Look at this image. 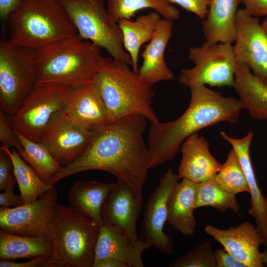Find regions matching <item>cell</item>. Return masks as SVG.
<instances>
[{"label": "cell", "instance_id": "obj_43", "mask_svg": "<svg viewBox=\"0 0 267 267\" xmlns=\"http://www.w3.org/2000/svg\"><path fill=\"white\" fill-rule=\"evenodd\" d=\"M262 258L263 264L267 267V248L262 252Z\"/></svg>", "mask_w": 267, "mask_h": 267}, {"label": "cell", "instance_id": "obj_18", "mask_svg": "<svg viewBox=\"0 0 267 267\" xmlns=\"http://www.w3.org/2000/svg\"><path fill=\"white\" fill-rule=\"evenodd\" d=\"M151 247L145 240L134 242L115 228L102 224L96 244L94 264L112 258L123 263L126 267H143L142 253Z\"/></svg>", "mask_w": 267, "mask_h": 267}, {"label": "cell", "instance_id": "obj_37", "mask_svg": "<svg viewBox=\"0 0 267 267\" xmlns=\"http://www.w3.org/2000/svg\"><path fill=\"white\" fill-rule=\"evenodd\" d=\"M171 4L175 3L199 18L204 19L208 13L211 0H166Z\"/></svg>", "mask_w": 267, "mask_h": 267}, {"label": "cell", "instance_id": "obj_3", "mask_svg": "<svg viewBox=\"0 0 267 267\" xmlns=\"http://www.w3.org/2000/svg\"><path fill=\"white\" fill-rule=\"evenodd\" d=\"M94 83L110 123L132 115H141L152 123L159 121L152 106V86L127 64L101 55Z\"/></svg>", "mask_w": 267, "mask_h": 267}, {"label": "cell", "instance_id": "obj_28", "mask_svg": "<svg viewBox=\"0 0 267 267\" xmlns=\"http://www.w3.org/2000/svg\"><path fill=\"white\" fill-rule=\"evenodd\" d=\"M107 11L110 21L118 23L122 19H131L136 13L146 8L154 9L162 17L175 20L179 10L166 0H106Z\"/></svg>", "mask_w": 267, "mask_h": 267}, {"label": "cell", "instance_id": "obj_11", "mask_svg": "<svg viewBox=\"0 0 267 267\" xmlns=\"http://www.w3.org/2000/svg\"><path fill=\"white\" fill-rule=\"evenodd\" d=\"M58 205V192L53 185L33 202L14 208L0 207V229L22 236H47Z\"/></svg>", "mask_w": 267, "mask_h": 267}, {"label": "cell", "instance_id": "obj_32", "mask_svg": "<svg viewBox=\"0 0 267 267\" xmlns=\"http://www.w3.org/2000/svg\"><path fill=\"white\" fill-rule=\"evenodd\" d=\"M216 179L224 189L235 194L244 192L249 193L245 175L238 157L233 148L227 154V159L222 165Z\"/></svg>", "mask_w": 267, "mask_h": 267}, {"label": "cell", "instance_id": "obj_21", "mask_svg": "<svg viewBox=\"0 0 267 267\" xmlns=\"http://www.w3.org/2000/svg\"><path fill=\"white\" fill-rule=\"evenodd\" d=\"M173 24V20L161 18L151 40L141 54L143 62L138 74L152 86L161 81L171 80L174 77L164 58Z\"/></svg>", "mask_w": 267, "mask_h": 267}, {"label": "cell", "instance_id": "obj_17", "mask_svg": "<svg viewBox=\"0 0 267 267\" xmlns=\"http://www.w3.org/2000/svg\"><path fill=\"white\" fill-rule=\"evenodd\" d=\"M180 150L179 178L198 183L216 178L222 164L212 155L209 142L203 136L197 133L191 135L183 141Z\"/></svg>", "mask_w": 267, "mask_h": 267}, {"label": "cell", "instance_id": "obj_10", "mask_svg": "<svg viewBox=\"0 0 267 267\" xmlns=\"http://www.w3.org/2000/svg\"><path fill=\"white\" fill-rule=\"evenodd\" d=\"M188 57L195 65L181 70L180 84L234 87L236 62L231 44L205 41L200 46L190 47Z\"/></svg>", "mask_w": 267, "mask_h": 267}, {"label": "cell", "instance_id": "obj_42", "mask_svg": "<svg viewBox=\"0 0 267 267\" xmlns=\"http://www.w3.org/2000/svg\"><path fill=\"white\" fill-rule=\"evenodd\" d=\"M93 267H126V266L117 260L107 258L94 264Z\"/></svg>", "mask_w": 267, "mask_h": 267}, {"label": "cell", "instance_id": "obj_8", "mask_svg": "<svg viewBox=\"0 0 267 267\" xmlns=\"http://www.w3.org/2000/svg\"><path fill=\"white\" fill-rule=\"evenodd\" d=\"M76 27L78 34L104 48L114 60L132 67L133 61L124 47L118 23L112 22L104 0H57Z\"/></svg>", "mask_w": 267, "mask_h": 267}, {"label": "cell", "instance_id": "obj_26", "mask_svg": "<svg viewBox=\"0 0 267 267\" xmlns=\"http://www.w3.org/2000/svg\"><path fill=\"white\" fill-rule=\"evenodd\" d=\"M161 16L156 11H151L137 17L134 21L122 19L118 22L122 33L124 48L132 58V67L134 72L138 73V60L140 47L151 40Z\"/></svg>", "mask_w": 267, "mask_h": 267}, {"label": "cell", "instance_id": "obj_41", "mask_svg": "<svg viewBox=\"0 0 267 267\" xmlns=\"http://www.w3.org/2000/svg\"><path fill=\"white\" fill-rule=\"evenodd\" d=\"M26 0H0V18L2 21L7 20L9 16Z\"/></svg>", "mask_w": 267, "mask_h": 267}, {"label": "cell", "instance_id": "obj_5", "mask_svg": "<svg viewBox=\"0 0 267 267\" xmlns=\"http://www.w3.org/2000/svg\"><path fill=\"white\" fill-rule=\"evenodd\" d=\"M6 21L7 40L34 49L78 34L57 0H26Z\"/></svg>", "mask_w": 267, "mask_h": 267}, {"label": "cell", "instance_id": "obj_36", "mask_svg": "<svg viewBox=\"0 0 267 267\" xmlns=\"http://www.w3.org/2000/svg\"><path fill=\"white\" fill-rule=\"evenodd\" d=\"M0 267H61V266L51 256H41L22 262L0 260Z\"/></svg>", "mask_w": 267, "mask_h": 267}, {"label": "cell", "instance_id": "obj_13", "mask_svg": "<svg viewBox=\"0 0 267 267\" xmlns=\"http://www.w3.org/2000/svg\"><path fill=\"white\" fill-rule=\"evenodd\" d=\"M233 50L236 62L246 64L267 85V36L258 17L238 10Z\"/></svg>", "mask_w": 267, "mask_h": 267}, {"label": "cell", "instance_id": "obj_31", "mask_svg": "<svg viewBox=\"0 0 267 267\" xmlns=\"http://www.w3.org/2000/svg\"><path fill=\"white\" fill-rule=\"evenodd\" d=\"M235 195L222 186L216 178L196 183L194 207L195 210L202 207H212L222 212L231 209L236 214L240 215V206Z\"/></svg>", "mask_w": 267, "mask_h": 267}, {"label": "cell", "instance_id": "obj_7", "mask_svg": "<svg viewBox=\"0 0 267 267\" xmlns=\"http://www.w3.org/2000/svg\"><path fill=\"white\" fill-rule=\"evenodd\" d=\"M72 89L62 85L37 82L10 116L14 129L28 139L40 142L51 124L64 113Z\"/></svg>", "mask_w": 267, "mask_h": 267}, {"label": "cell", "instance_id": "obj_1", "mask_svg": "<svg viewBox=\"0 0 267 267\" xmlns=\"http://www.w3.org/2000/svg\"><path fill=\"white\" fill-rule=\"evenodd\" d=\"M146 120L141 115H132L94 129L85 151L46 182L54 185L77 173L101 170L142 193L151 168V154L143 138Z\"/></svg>", "mask_w": 267, "mask_h": 267}, {"label": "cell", "instance_id": "obj_16", "mask_svg": "<svg viewBox=\"0 0 267 267\" xmlns=\"http://www.w3.org/2000/svg\"><path fill=\"white\" fill-rule=\"evenodd\" d=\"M205 231L246 267L265 266L262 252L259 251L264 241L256 227L250 222H245L227 229L208 225L205 227Z\"/></svg>", "mask_w": 267, "mask_h": 267}, {"label": "cell", "instance_id": "obj_44", "mask_svg": "<svg viewBox=\"0 0 267 267\" xmlns=\"http://www.w3.org/2000/svg\"><path fill=\"white\" fill-rule=\"evenodd\" d=\"M262 26L267 36V16L265 19L261 23Z\"/></svg>", "mask_w": 267, "mask_h": 267}, {"label": "cell", "instance_id": "obj_34", "mask_svg": "<svg viewBox=\"0 0 267 267\" xmlns=\"http://www.w3.org/2000/svg\"><path fill=\"white\" fill-rule=\"evenodd\" d=\"M9 115L0 110V141L2 146L14 147L18 152L23 149V145L16 131L11 123Z\"/></svg>", "mask_w": 267, "mask_h": 267}, {"label": "cell", "instance_id": "obj_33", "mask_svg": "<svg viewBox=\"0 0 267 267\" xmlns=\"http://www.w3.org/2000/svg\"><path fill=\"white\" fill-rule=\"evenodd\" d=\"M171 267H216L215 251L210 241H204L177 258Z\"/></svg>", "mask_w": 267, "mask_h": 267}, {"label": "cell", "instance_id": "obj_19", "mask_svg": "<svg viewBox=\"0 0 267 267\" xmlns=\"http://www.w3.org/2000/svg\"><path fill=\"white\" fill-rule=\"evenodd\" d=\"M62 115L69 121L91 130L110 123L94 82L73 88Z\"/></svg>", "mask_w": 267, "mask_h": 267}, {"label": "cell", "instance_id": "obj_27", "mask_svg": "<svg viewBox=\"0 0 267 267\" xmlns=\"http://www.w3.org/2000/svg\"><path fill=\"white\" fill-rule=\"evenodd\" d=\"M52 245L47 236L30 237L0 229V261L51 256Z\"/></svg>", "mask_w": 267, "mask_h": 267}, {"label": "cell", "instance_id": "obj_39", "mask_svg": "<svg viewBox=\"0 0 267 267\" xmlns=\"http://www.w3.org/2000/svg\"><path fill=\"white\" fill-rule=\"evenodd\" d=\"M216 267H246L224 249L215 251Z\"/></svg>", "mask_w": 267, "mask_h": 267}, {"label": "cell", "instance_id": "obj_9", "mask_svg": "<svg viewBox=\"0 0 267 267\" xmlns=\"http://www.w3.org/2000/svg\"><path fill=\"white\" fill-rule=\"evenodd\" d=\"M35 50L0 41V109L13 115L37 83Z\"/></svg>", "mask_w": 267, "mask_h": 267}, {"label": "cell", "instance_id": "obj_25", "mask_svg": "<svg viewBox=\"0 0 267 267\" xmlns=\"http://www.w3.org/2000/svg\"><path fill=\"white\" fill-rule=\"evenodd\" d=\"M196 183L187 179L178 182L168 204L169 224L184 235L194 234L197 222L194 215Z\"/></svg>", "mask_w": 267, "mask_h": 267}, {"label": "cell", "instance_id": "obj_2", "mask_svg": "<svg viewBox=\"0 0 267 267\" xmlns=\"http://www.w3.org/2000/svg\"><path fill=\"white\" fill-rule=\"evenodd\" d=\"M189 89L190 101L181 116L170 122L152 123L147 138L151 168L174 159L183 141L202 129L222 122H238L243 108L239 99L225 97L205 85Z\"/></svg>", "mask_w": 267, "mask_h": 267}, {"label": "cell", "instance_id": "obj_23", "mask_svg": "<svg viewBox=\"0 0 267 267\" xmlns=\"http://www.w3.org/2000/svg\"><path fill=\"white\" fill-rule=\"evenodd\" d=\"M243 108L259 120L267 119V85L245 63L236 62L233 87Z\"/></svg>", "mask_w": 267, "mask_h": 267}, {"label": "cell", "instance_id": "obj_38", "mask_svg": "<svg viewBox=\"0 0 267 267\" xmlns=\"http://www.w3.org/2000/svg\"><path fill=\"white\" fill-rule=\"evenodd\" d=\"M14 186L9 185L0 193V206L4 208H14L24 204L21 195L15 193Z\"/></svg>", "mask_w": 267, "mask_h": 267}, {"label": "cell", "instance_id": "obj_20", "mask_svg": "<svg viewBox=\"0 0 267 267\" xmlns=\"http://www.w3.org/2000/svg\"><path fill=\"white\" fill-rule=\"evenodd\" d=\"M221 135L232 145L238 157L249 187L251 206L249 213L254 218L256 227L263 239V245L267 248V199L259 187L250 154L253 133L250 131L241 138H232L222 131Z\"/></svg>", "mask_w": 267, "mask_h": 267}, {"label": "cell", "instance_id": "obj_24", "mask_svg": "<svg viewBox=\"0 0 267 267\" xmlns=\"http://www.w3.org/2000/svg\"><path fill=\"white\" fill-rule=\"evenodd\" d=\"M113 184V182L102 183L96 181H76L67 194L69 206L89 218L99 226H102L101 208Z\"/></svg>", "mask_w": 267, "mask_h": 267}, {"label": "cell", "instance_id": "obj_4", "mask_svg": "<svg viewBox=\"0 0 267 267\" xmlns=\"http://www.w3.org/2000/svg\"><path fill=\"white\" fill-rule=\"evenodd\" d=\"M101 48L77 34L34 49L37 82L73 88L93 83Z\"/></svg>", "mask_w": 267, "mask_h": 267}, {"label": "cell", "instance_id": "obj_14", "mask_svg": "<svg viewBox=\"0 0 267 267\" xmlns=\"http://www.w3.org/2000/svg\"><path fill=\"white\" fill-rule=\"evenodd\" d=\"M142 202V193L123 182H113L101 210L103 224L115 228L134 242L138 241L136 223Z\"/></svg>", "mask_w": 267, "mask_h": 267}, {"label": "cell", "instance_id": "obj_12", "mask_svg": "<svg viewBox=\"0 0 267 267\" xmlns=\"http://www.w3.org/2000/svg\"><path fill=\"white\" fill-rule=\"evenodd\" d=\"M179 179L171 169L160 178L158 187L148 197L141 226L144 240L167 255L173 254L174 248L173 239L164 231V227L168 218V202Z\"/></svg>", "mask_w": 267, "mask_h": 267}, {"label": "cell", "instance_id": "obj_22", "mask_svg": "<svg viewBox=\"0 0 267 267\" xmlns=\"http://www.w3.org/2000/svg\"><path fill=\"white\" fill-rule=\"evenodd\" d=\"M239 2L240 0H211L207 15L202 21L206 41L211 43L234 42Z\"/></svg>", "mask_w": 267, "mask_h": 267}, {"label": "cell", "instance_id": "obj_35", "mask_svg": "<svg viewBox=\"0 0 267 267\" xmlns=\"http://www.w3.org/2000/svg\"><path fill=\"white\" fill-rule=\"evenodd\" d=\"M16 182L12 161L8 153L0 148V190H3L9 185L15 186Z\"/></svg>", "mask_w": 267, "mask_h": 267}, {"label": "cell", "instance_id": "obj_6", "mask_svg": "<svg viewBox=\"0 0 267 267\" xmlns=\"http://www.w3.org/2000/svg\"><path fill=\"white\" fill-rule=\"evenodd\" d=\"M100 227L69 206L59 204L47 235L52 245L51 256L61 267H93Z\"/></svg>", "mask_w": 267, "mask_h": 267}, {"label": "cell", "instance_id": "obj_40", "mask_svg": "<svg viewBox=\"0 0 267 267\" xmlns=\"http://www.w3.org/2000/svg\"><path fill=\"white\" fill-rule=\"evenodd\" d=\"M250 15L258 17L267 16V0H240Z\"/></svg>", "mask_w": 267, "mask_h": 267}, {"label": "cell", "instance_id": "obj_15", "mask_svg": "<svg viewBox=\"0 0 267 267\" xmlns=\"http://www.w3.org/2000/svg\"><path fill=\"white\" fill-rule=\"evenodd\" d=\"M92 135V130L73 123L62 115L51 124L40 142L64 167L85 151Z\"/></svg>", "mask_w": 267, "mask_h": 267}, {"label": "cell", "instance_id": "obj_29", "mask_svg": "<svg viewBox=\"0 0 267 267\" xmlns=\"http://www.w3.org/2000/svg\"><path fill=\"white\" fill-rule=\"evenodd\" d=\"M9 154L13 162L14 173L24 203L37 200L54 185L44 181L32 167L27 164L14 148L1 146Z\"/></svg>", "mask_w": 267, "mask_h": 267}, {"label": "cell", "instance_id": "obj_30", "mask_svg": "<svg viewBox=\"0 0 267 267\" xmlns=\"http://www.w3.org/2000/svg\"><path fill=\"white\" fill-rule=\"evenodd\" d=\"M16 133L23 145V149L19 154L38 176L47 182L62 166L40 141H32L17 132Z\"/></svg>", "mask_w": 267, "mask_h": 267}]
</instances>
